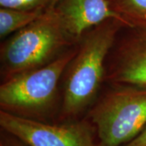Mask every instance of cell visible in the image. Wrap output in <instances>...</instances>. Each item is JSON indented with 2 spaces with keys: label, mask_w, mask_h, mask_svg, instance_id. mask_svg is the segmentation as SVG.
Instances as JSON below:
<instances>
[{
  "label": "cell",
  "mask_w": 146,
  "mask_h": 146,
  "mask_svg": "<svg viewBox=\"0 0 146 146\" xmlns=\"http://www.w3.org/2000/svg\"><path fill=\"white\" fill-rule=\"evenodd\" d=\"M77 51V44L44 66L3 81L1 110L27 117L48 109L55 99L60 80Z\"/></svg>",
  "instance_id": "cell-4"
},
{
  "label": "cell",
  "mask_w": 146,
  "mask_h": 146,
  "mask_svg": "<svg viewBox=\"0 0 146 146\" xmlns=\"http://www.w3.org/2000/svg\"><path fill=\"white\" fill-rule=\"evenodd\" d=\"M89 112L101 146H124L146 127V88L111 85Z\"/></svg>",
  "instance_id": "cell-3"
},
{
  "label": "cell",
  "mask_w": 146,
  "mask_h": 146,
  "mask_svg": "<svg viewBox=\"0 0 146 146\" xmlns=\"http://www.w3.org/2000/svg\"><path fill=\"white\" fill-rule=\"evenodd\" d=\"M46 10H21L0 8V37L5 38L28 26Z\"/></svg>",
  "instance_id": "cell-8"
},
{
  "label": "cell",
  "mask_w": 146,
  "mask_h": 146,
  "mask_svg": "<svg viewBox=\"0 0 146 146\" xmlns=\"http://www.w3.org/2000/svg\"><path fill=\"white\" fill-rule=\"evenodd\" d=\"M122 21L110 19L85 33L77 43V51L68 64L63 79L61 115L76 117L94 103L105 81L106 64Z\"/></svg>",
  "instance_id": "cell-1"
},
{
  "label": "cell",
  "mask_w": 146,
  "mask_h": 146,
  "mask_svg": "<svg viewBox=\"0 0 146 146\" xmlns=\"http://www.w3.org/2000/svg\"><path fill=\"white\" fill-rule=\"evenodd\" d=\"M69 39L77 44L85 33L110 19L124 22L107 0H58L54 7Z\"/></svg>",
  "instance_id": "cell-7"
},
{
  "label": "cell",
  "mask_w": 146,
  "mask_h": 146,
  "mask_svg": "<svg viewBox=\"0 0 146 146\" xmlns=\"http://www.w3.org/2000/svg\"><path fill=\"white\" fill-rule=\"evenodd\" d=\"M64 31L54 7L13 33L0 50L2 82L44 66L76 46Z\"/></svg>",
  "instance_id": "cell-2"
},
{
  "label": "cell",
  "mask_w": 146,
  "mask_h": 146,
  "mask_svg": "<svg viewBox=\"0 0 146 146\" xmlns=\"http://www.w3.org/2000/svg\"><path fill=\"white\" fill-rule=\"evenodd\" d=\"M0 146H26L21 141L16 139V137L12 136L10 134L4 131V135L1 137Z\"/></svg>",
  "instance_id": "cell-11"
},
{
  "label": "cell",
  "mask_w": 146,
  "mask_h": 146,
  "mask_svg": "<svg viewBox=\"0 0 146 146\" xmlns=\"http://www.w3.org/2000/svg\"><path fill=\"white\" fill-rule=\"evenodd\" d=\"M53 0H0L1 7L21 10H47Z\"/></svg>",
  "instance_id": "cell-10"
},
{
  "label": "cell",
  "mask_w": 146,
  "mask_h": 146,
  "mask_svg": "<svg viewBox=\"0 0 146 146\" xmlns=\"http://www.w3.org/2000/svg\"><path fill=\"white\" fill-rule=\"evenodd\" d=\"M58 2V0H53L52 3H51V6H50V7H54V6L56 5V3H57Z\"/></svg>",
  "instance_id": "cell-13"
},
{
  "label": "cell",
  "mask_w": 146,
  "mask_h": 146,
  "mask_svg": "<svg viewBox=\"0 0 146 146\" xmlns=\"http://www.w3.org/2000/svg\"><path fill=\"white\" fill-rule=\"evenodd\" d=\"M127 27H146V0H107Z\"/></svg>",
  "instance_id": "cell-9"
},
{
  "label": "cell",
  "mask_w": 146,
  "mask_h": 146,
  "mask_svg": "<svg viewBox=\"0 0 146 146\" xmlns=\"http://www.w3.org/2000/svg\"><path fill=\"white\" fill-rule=\"evenodd\" d=\"M0 126L26 146H101L84 121L50 124L1 110Z\"/></svg>",
  "instance_id": "cell-5"
},
{
  "label": "cell",
  "mask_w": 146,
  "mask_h": 146,
  "mask_svg": "<svg viewBox=\"0 0 146 146\" xmlns=\"http://www.w3.org/2000/svg\"><path fill=\"white\" fill-rule=\"evenodd\" d=\"M105 81L146 88V27L121 29L106 59Z\"/></svg>",
  "instance_id": "cell-6"
},
{
  "label": "cell",
  "mask_w": 146,
  "mask_h": 146,
  "mask_svg": "<svg viewBox=\"0 0 146 146\" xmlns=\"http://www.w3.org/2000/svg\"><path fill=\"white\" fill-rule=\"evenodd\" d=\"M124 146H146V127L136 138Z\"/></svg>",
  "instance_id": "cell-12"
}]
</instances>
